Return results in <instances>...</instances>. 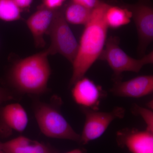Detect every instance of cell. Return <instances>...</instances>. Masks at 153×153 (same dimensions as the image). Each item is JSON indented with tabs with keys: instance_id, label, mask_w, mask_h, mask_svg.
<instances>
[{
	"instance_id": "9a60e30c",
	"label": "cell",
	"mask_w": 153,
	"mask_h": 153,
	"mask_svg": "<svg viewBox=\"0 0 153 153\" xmlns=\"http://www.w3.org/2000/svg\"><path fill=\"white\" fill-rule=\"evenodd\" d=\"M92 10L72 2L63 10L64 18L68 24L85 25L91 16Z\"/></svg>"
},
{
	"instance_id": "44dd1931",
	"label": "cell",
	"mask_w": 153,
	"mask_h": 153,
	"mask_svg": "<svg viewBox=\"0 0 153 153\" xmlns=\"http://www.w3.org/2000/svg\"><path fill=\"white\" fill-rule=\"evenodd\" d=\"M13 1L22 10L30 7L33 0H13Z\"/></svg>"
},
{
	"instance_id": "4fadbf2b",
	"label": "cell",
	"mask_w": 153,
	"mask_h": 153,
	"mask_svg": "<svg viewBox=\"0 0 153 153\" xmlns=\"http://www.w3.org/2000/svg\"><path fill=\"white\" fill-rule=\"evenodd\" d=\"M0 147L6 153H57L45 144L24 136L0 142Z\"/></svg>"
},
{
	"instance_id": "8fae6325",
	"label": "cell",
	"mask_w": 153,
	"mask_h": 153,
	"mask_svg": "<svg viewBox=\"0 0 153 153\" xmlns=\"http://www.w3.org/2000/svg\"><path fill=\"white\" fill-rule=\"evenodd\" d=\"M56 10L41 7L27 20L26 24L33 36L36 47L45 46L44 35L48 33Z\"/></svg>"
},
{
	"instance_id": "d6986e66",
	"label": "cell",
	"mask_w": 153,
	"mask_h": 153,
	"mask_svg": "<svg viewBox=\"0 0 153 153\" xmlns=\"http://www.w3.org/2000/svg\"><path fill=\"white\" fill-rule=\"evenodd\" d=\"M71 2L92 10L98 7L102 2L101 0H71Z\"/></svg>"
},
{
	"instance_id": "e0dca14e",
	"label": "cell",
	"mask_w": 153,
	"mask_h": 153,
	"mask_svg": "<svg viewBox=\"0 0 153 153\" xmlns=\"http://www.w3.org/2000/svg\"><path fill=\"white\" fill-rule=\"evenodd\" d=\"M132 111L142 118L146 126V130L153 133V112L152 109L135 105L133 107Z\"/></svg>"
},
{
	"instance_id": "52a82bcc",
	"label": "cell",
	"mask_w": 153,
	"mask_h": 153,
	"mask_svg": "<svg viewBox=\"0 0 153 153\" xmlns=\"http://www.w3.org/2000/svg\"><path fill=\"white\" fill-rule=\"evenodd\" d=\"M131 11L138 37V52L144 56L153 40V9L148 3L141 1L127 7Z\"/></svg>"
},
{
	"instance_id": "277c9868",
	"label": "cell",
	"mask_w": 153,
	"mask_h": 153,
	"mask_svg": "<svg viewBox=\"0 0 153 153\" xmlns=\"http://www.w3.org/2000/svg\"><path fill=\"white\" fill-rule=\"evenodd\" d=\"M120 38L111 36L107 38L100 59L105 60L114 73V81L120 80L122 74L126 71L138 73L145 65L152 64L153 52L135 59L128 55L119 46Z\"/></svg>"
},
{
	"instance_id": "7c38bea8",
	"label": "cell",
	"mask_w": 153,
	"mask_h": 153,
	"mask_svg": "<svg viewBox=\"0 0 153 153\" xmlns=\"http://www.w3.org/2000/svg\"><path fill=\"white\" fill-rule=\"evenodd\" d=\"M0 116L2 125L8 132L13 130L22 132L27 126V114L25 108L19 103H12L4 107Z\"/></svg>"
},
{
	"instance_id": "3957f363",
	"label": "cell",
	"mask_w": 153,
	"mask_h": 153,
	"mask_svg": "<svg viewBox=\"0 0 153 153\" xmlns=\"http://www.w3.org/2000/svg\"><path fill=\"white\" fill-rule=\"evenodd\" d=\"M34 114L38 127L44 135L80 143V135L71 127L58 106L37 102L34 108Z\"/></svg>"
},
{
	"instance_id": "7a4b0ae2",
	"label": "cell",
	"mask_w": 153,
	"mask_h": 153,
	"mask_svg": "<svg viewBox=\"0 0 153 153\" xmlns=\"http://www.w3.org/2000/svg\"><path fill=\"white\" fill-rule=\"evenodd\" d=\"M47 49L19 60L10 71V81L21 93L39 95L47 92L51 73Z\"/></svg>"
},
{
	"instance_id": "603a6c76",
	"label": "cell",
	"mask_w": 153,
	"mask_h": 153,
	"mask_svg": "<svg viewBox=\"0 0 153 153\" xmlns=\"http://www.w3.org/2000/svg\"><path fill=\"white\" fill-rule=\"evenodd\" d=\"M0 153H6L2 149L1 147H0Z\"/></svg>"
},
{
	"instance_id": "5b68a950",
	"label": "cell",
	"mask_w": 153,
	"mask_h": 153,
	"mask_svg": "<svg viewBox=\"0 0 153 153\" xmlns=\"http://www.w3.org/2000/svg\"><path fill=\"white\" fill-rule=\"evenodd\" d=\"M48 33L51 44L49 55L59 54L72 63L78 50L79 43L64 18L63 10H56Z\"/></svg>"
},
{
	"instance_id": "ba28073f",
	"label": "cell",
	"mask_w": 153,
	"mask_h": 153,
	"mask_svg": "<svg viewBox=\"0 0 153 153\" xmlns=\"http://www.w3.org/2000/svg\"><path fill=\"white\" fill-rule=\"evenodd\" d=\"M117 141L131 153H153V133L146 130L123 129L118 132Z\"/></svg>"
},
{
	"instance_id": "6da1fadb",
	"label": "cell",
	"mask_w": 153,
	"mask_h": 153,
	"mask_svg": "<svg viewBox=\"0 0 153 153\" xmlns=\"http://www.w3.org/2000/svg\"><path fill=\"white\" fill-rule=\"evenodd\" d=\"M108 5L102 1L92 10L91 16L85 25L81 36L76 56L71 63L73 71L70 86L84 77L93 63L100 58L104 49L108 28L105 15Z\"/></svg>"
},
{
	"instance_id": "ffe728a7",
	"label": "cell",
	"mask_w": 153,
	"mask_h": 153,
	"mask_svg": "<svg viewBox=\"0 0 153 153\" xmlns=\"http://www.w3.org/2000/svg\"><path fill=\"white\" fill-rule=\"evenodd\" d=\"M13 96L10 93L0 88V105L4 102L13 99Z\"/></svg>"
},
{
	"instance_id": "2e32d148",
	"label": "cell",
	"mask_w": 153,
	"mask_h": 153,
	"mask_svg": "<svg viewBox=\"0 0 153 153\" xmlns=\"http://www.w3.org/2000/svg\"><path fill=\"white\" fill-rule=\"evenodd\" d=\"M21 10L13 0H0V20L2 21H18L21 18Z\"/></svg>"
},
{
	"instance_id": "8992f818",
	"label": "cell",
	"mask_w": 153,
	"mask_h": 153,
	"mask_svg": "<svg viewBox=\"0 0 153 153\" xmlns=\"http://www.w3.org/2000/svg\"><path fill=\"white\" fill-rule=\"evenodd\" d=\"M81 108L85 117L79 143L82 145L101 137L113 121L123 118L125 114V110L121 107H117L110 112H102L86 108Z\"/></svg>"
},
{
	"instance_id": "7402d4cb",
	"label": "cell",
	"mask_w": 153,
	"mask_h": 153,
	"mask_svg": "<svg viewBox=\"0 0 153 153\" xmlns=\"http://www.w3.org/2000/svg\"><path fill=\"white\" fill-rule=\"evenodd\" d=\"M66 153H83V152L80 149H75Z\"/></svg>"
},
{
	"instance_id": "5bb4252c",
	"label": "cell",
	"mask_w": 153,
	"mask_h": 153,
	"mask_svg": "<svg viewBox=\"0 0 153 153\" xmlns=\"http://www.w3.org/2000/svg\"><path fill=\"white\" fill-rule=\"evenodd\" d=\"M132 19L131 11L127 7L108 5L105 19L108 28L117 29L128 24Z\"/></svg>"
},
{
	"instance_id": "9c48e42d",
	"label": "cell",
	"mask_w": 153,
	"mask_h": 153,
	"mask_svg": "<svg viewBox=\"0 0 153 153\" xmlns=\"http://www.w3.org/2000/svg\"><path fill=\"white\" fill-rule=\"evenodd\" d=\"M111 93L121 97L140 98L152 94L153 92V76L143 75L122 81H114Z\"/></svg>"
},
{
	"instance_id": "30bf717a",
	"label": "cell",
	"mask_w": 153,
	"mask_h": 153,
	"mask_svg": "<svg viewBox=\"0 0 153 153\" xmlns=\"http://www.w3.org/2000/svg\"><path fill=\"white\" fill-rule=\"evenodd\" d=\"M72 86L71 94L76 103L81 107L97 109L100 100L104 95L100 86L84 76Z\"/></svg>"
},
{
	"instance_id": "ac0fdd59",
	"label": "cell",
	"mask_w": 153,
	"mask_h": 153,
	"mask_svg": "<svg viewBox=\"0 0 153 153\" xmlns=\"http://www.w3.org/2000/svg\"><path fill=\"white\" fill-rule=\"evenodd\" d=\"M66 0H42V5L41 7L45 8L56 10H58Z\"/></svg>"
}]
</instances>
